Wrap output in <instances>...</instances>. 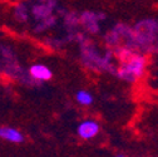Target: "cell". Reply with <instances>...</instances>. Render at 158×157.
Segmentation results:
<instances>
[{"mask_svg":"<svg viewBox=\"0 0 158 157\" xmlns=\"http://www.w3.org/2000/svg\"><path fill=\"white\" fill-rule=\"evenodd\" d=\"M118 54L121 58V66L115 70L118 78L128 83H135L142 79L147 70V58L128 48H123Z\"/></svg>","mask_w":158,"mask_h":157,"instance_id":"obj_1","label":"cell"},{"mask_svg":"<svg viewBox=\"0 0 158 157\" xmlns=\"http://www.w3.org/2000/svg\"><path fill=\"white\" fill-rule=\"evenodd\" d=\"M99 132H101V125L93 118L82 121L77 127V134L82 140H85V141L97 137Z\"/></svg>","mask_w":158,"mask_h":157,"instance_id":"obj_2","label":"cell"},{"mask_svg":"<svg viewBox=\"0 0 158 157\" xmlns=\"http://www.w3.org/2000/svg\"><path fill=\"white\" fill-rule=\"evenodd\" d=\"M104 18H106V15L102 14V13H89V11H87L82 15V19H83L82 23H83V25L85 27V29L88 32L98 33L101 29V25H99L101 20Z\"/></svg>","mask_w":158,"mask_h":157,"instance_id":"obj_3","label":"cell"},{"mask_svg":"<svg viewBox=\"0 0 158 157\" xmlns=\"http://www.w3.org/2000/svg\"><path fill=\"white\" fill-rule=\"evenodd\" d=\"M29 75L33 78L34 81L38 82H48L53 78V72L49 67H47L45 64H40V63H36L33 64L29 68Z\"/></svg>","mask_w":158,"mask_h":157,"instance_id":"obj_4","label":"cell"},{"mask_svg":"<svg viewBox=\"0 0 158 157\" xmlns=\"http://www.w3.org/2000/svg\"><path fill=\"white\" fill-rule=\"evenodd\" d=\"M0 138L10 143H22L24 142V134L15 127L3 126L0 127Z\"/></svg>","mask_w":158,"mask_h":157,"instance_id":"obj_5","label":"cell"},{"mask_svg":"<svg viewBox=\"0 0 158 157\" xmlns=\"http://www.w3.org/2000/svg\"><path fill=\"white\" fill-rule=\"evenodd\" d=\"M75 101L78 104H81L83 107H88L92 106L94 102V97L90 92H88L87 89H79L75 93Z\"/></svg>","mask_w":158,"mask_h":157,"instance_id":"obj_6","label":"cell"},{"mask_svg":"<svg viewBox=\"0 0 158 157\" xmlns=\"http://www.w3.org/2000/svg\"><path fill=\"white\" fill-rule=\"evenodd\" d=\"M115 157H126V156H122V155H119V156H115Z\"/></svg>","mask_w":158,"mask_h":157,"instance_id":"obj_7","label":"cell"}]
</instances>
